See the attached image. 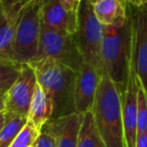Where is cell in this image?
<instances>
[{
    "label": "cell",
    "mask_w": 147,
    "mask_h": 147,
    "mask_svg": "<svg viewBox=\"0 0 147 147\" xmlns=\"http://www.w3.org/2000/svg\"><path fill=\"white\" fill-rule=\"evenodd\" d=\"M36 75L37 84L51 98L53 105V118L75 113V84L77 71L45 57L30 61Z\"/></svg>",
    "instance_id": "6da1fadb"
},
{
    "label": "cell",
    "mask_w": 147,
    "mask_h": 147,
    "mask_svg": "<svg viewBox=\"0 0 147 147\" xmlns=\"http://www.w3.org/2000/svg\"><path fill=\"white\" fill-rule=\"evenodd\" d=\"M91 112L105 146L126 147L121 90L106 75L101 78Z\"/></svg>",
    "instance_id": "7a4b0ae2"
},
{
    "label": "cell",
    "mask_w": 147,
    "mask_h": 147,
    "mask_svg": "<svg viewBox=\"0 0 147 147\" xmlns=\"http://www.w3.org/2000/svg\"><path fill=\"white\" fill-rule=\"evenodd\" d=\"M128 16V15H127ZM132 57L131 22L127 19L122 26H104L101 47L103 74L122 92L128 82ZM103 75V76H104Z\"/></svg>",
    "instance_id": "3957f363"
},
{
    "label": "cell",
    "mask_w": 147,
    "mask_h": 147,
    "mask_svg": "<svg viewBox=\"0 0 147 147\" xmlns=\"http://www.w3.org/2000/svg\"><path fill=\"white\" fill-rule=\"evenodd\" d=\"M73 35L84 61L94 67L103 77L104 74L101 61L103 25L95 15L93 4L89 0L80 1L78 27Z\"/></svg>",
    "instance_id": "277c9868"
},
{
    "label": "cell",
    "mask_w": 147,
    "mask_h": 147,
    "mask_svg": "<svg viewBox=\"0 0 147 147\" xmlns=\"http://www.w3.org/2000/svg\"><path fill=\"white\" fill-rule=\"evenodd\" d=\"M41 0H34L20 12L14 34V57L19 63H29L38 55Z\"/></svg>",
    "instance_id": "5b68a950"
},
{
    "label": "cell",
    "mask_w": 147,
    "mask_h": 147,
    "mask_svg": "<svg viewBox=\"0 0 147 147\" xmlns=\"http://www.w3.org/2000/svg\"><path fill=\"white\" fill-rule=\"evenodd\" d=\"M45 57L78 73L84 59L73 34L57 31L41 23L38 55L36 59ZM34 61V59H33Z\"/></svg>",
    "instance_id": "8992f818"
},
{
    "label": "cell",
    "mask_w": 147,
    "mask_h": 147,
    "mask_svg": "<svg viewBox=\"0 0 147 147\" xmlns=\"http://www.w3.org/2000/svg\"><path fill=\"white\" fill-rule=\"evenodd\" d=\"M126 9L131 22V65L147 94V4L127 3Z\"/></svg>",
    "instance_id": "52a82bcc"
},
{
    "label": "cell",
    "mask_w": 147,
    "mask_h": 147,
    "mask_svg": "<svg viewBox=\"0 0 147 147\" xmlns=\"http://www.w3.org/2000/svg\"><path fill=\"white\" fill-rule=\"evenodd\" d=\"M36 85L37 80L34 69L29 63H23L18 79L4 95L5 112L27 118Z\"/></svg>",
    "instance_id": "ba28073f"
},
{
    "label": "cell",
    "mask_w": 147,
    "mask_h": 147,
    "mask_svg": "<svg viewBox=\"0 0 147 147\" xmlns=\"http://www.w3.org/2000/svg\"><path fill=\"white\" fill-rule=\"evenodd\" d=\"M139 79L131 65L128 82L121 92L125 146L135 147L137 138V93Z\"/></svg>",
    "instance_id": "9c48e42d"
},
{
    "label": "cell",
    "mask_w": 147,
    "mask_h": 147,
    "mask_svg": "<svg viewBox=\"0 0 147 147\" xmlns=\"http://www.w3.org/2000/svg\"><path fill=\"white\" fill-rule=\"evenodd\" d=\"M101 78V75L94 67L84 61L77 73L75 84L74 100L76 113L85 114L92 111Z\"/></svg>",
    "instance_id": "30bf717a"
},
{
    "label": "cell",
    "mask_w": 147,
    "mask_h": 147,
    "mask_svg": "<svg viewBox=\"0 0 147 147\" xmlns=\"http://www.w3.org/2000/svg\"><path fill=\"white\" fill-rule=\"evenodd\" d=\"M40 20L51 29L74 34L78 27V12L67 9L59 0H41Z\"/></svg>",
    "instance_id": "8fae6325"
},
{
    "label": "cell",
    "mask_w": 147,
    "mask_h": 147,
    "mask_svg": "<svg viewBox=\"0 0 147 147\" xmlns=\"http://www.w3.org/2000/svg\"><path fill=\"white\" fill-rule=\"evenodd\" d=\"M83 121V114L71 113L57 119H51L41 130L51 133L55 147H77Z\"/></svg>",
    "instance_id": "7c38bea8"
},
{
    "label": "cell",
    "mask_w": 147,
    "mask_h": 147,
    "mask_svg": "<svg viewBox=\"0 0 147 147\" xmlns=\"http://www.w3.org/2000/svg\"><path fill=\"white\" fill-rule=\"evenodd\" d=\"M94 13L104 26H122L126 23V5L119 0H99L93 4Z\"/></svg>",
    "instance_id": "4fadbf2b"
},
{
    "label": "cell",
    "mask_w": 147,
    "mask_h": 147,
    "mask_svg": "<svg viewBox=\"0 0 147 147\" xmlns=\"http://www.w3.org/2000/svg\"><path fill=\"white\" fill-rule=\"evenodd\" d=\"M53 105L51 98L37 84L29 106L27 120L41 131L42 127L53 118Z\"/></svg>",
    "instance_id": "5bb4252c"
},
{
    "label": "cell",
    "mask_w": 147,
    "mask_h": 147,
    "mask_svg": "<svg viewBox=\"0 0 147 147\" xmlns=\"http://www.w3.org/2000/svg\"><path fill=\"white\" fill-rule=\"evenodd\" d=\"M16 21L17 19L10 18L0 10V57L1 59L15 61L14 34Z\"/></svg>",
    "instance_id": "9a60e30c"
},
{
    "label": "cell",
    "mask_w": 147,
    "mask_h": 147,
    "mask_svg": "<svg viewBox=\"0 0 147 147\" xmlns=\"http://www.w3.org/2000/svg\"><path fill=\"white\" fill-rule=\"evenodd\" d=\"M77 147H106L98 132L91 111L83 114Z\"/></svg>",
    "instance_id": "2e32d148"
},
{
    "label": "cell",
    "mask_w": 147,
    "mask_h": 147,
    "mask_svg": "<svg viewBox=\"0 0 147 147\" xmlns=\"http://www.w3.org/2000/svg\"><path fill=\"white\" fill-rule=\"evenodd\" d=\"M27 122V118L4 112V124L0 131V147H9Z\"/></svg>",
    "instance_id": "e0dca14e"
},
{
    "label": "cell",
    "mask_w": 147,
    "mask_h": 147,
    "mask_svg": "<svg viewBox=\"0 0 147 147\" xmlns=\"http://www.w3.org/2000/svg\"><path fill=\"white\" fill-rule=\"evenodd\" d=\"M22 65L0 57V95L4 96L18 79Z\"/></svg>",
    "instance_id": "ac0fdd59"
},
{
    "label": "cell",
    "mask_w": 147,
    "mask_h": 147,
    "mask_svg": "<svg viewBox=\"0 0 147 147\" xmlns=\"http://www.w3.org/2000/svg\"><path fill=\"white\" fill-rule=\"evenodd\" d=\"M40 134V130L36 128L31 122L27 120L20 132L17 134L9 147H31Z\"/></svg>",
    "instance_id": "d6986e66"
},
{
    "label": "cell",
    "mask_w": 147,
    "mask_h": 147,
    "mask_svg": "<svg viewBox=\"0 0 147 147\" xmlns=\"http://www.w3.org/2000/svg\"><path fill=\"white\" fill-rule=\"evenodd\" d=\"M147 132V94L140 81L137 93V134Z\"/></svg>",
    "instance_id": "ffe728a7"
},
{
    "label": "cell",
    "mask_w": 147,
    "mask_h": 147,
    "mask_svg": "<svg viewBox=\"0 0 147 147\" xmlns=\"http://www.w3.org/2000/svg\"><path fill=\"white\" fill-rule=\"evenodd\" d=\"M34 0H2L0 10L8 17L17 19L20 12Z\"/></svg>",
    "instance_id": "44dd1931"
},
{
    "label": "cell",
    "mask_w": 147,
    "mask_h": 147,
    "mask_svg": "<svg viewBox=\"0 0 147 147\" xmlns=\"http://www.w3.org/2000/svg\"><path fill=\"white\" fill-rule=\"evenodd\" d=\"M33 147H55L53 136L45 130H41L39 136L33 144Z\"/></svg>",
    "instance_id": "7402d4cb"
},
{
    "label": "cell",
    "mask_w": 147,
    "mask_h": 147,
    "mask_svg": "<svg viewBox=\"0 0 147 147\" xmlns=\"http://www.w3.org/2000/svg\"><path fill=\"white\" fill-rule=\"evenodd\" d=\"M67 9L78 12L79 4H80V0H59Z\"/></svg>",
    "instance_id": "603a6c76"
},
{
    "label": "cell",
    "mask_w": 147,
    "mask_h": 147,
    "mask_svg": "<svg viewBox=\"0 0 147 147\" xmlns=\"http://www.w3.org/2000/svg\"><path fill=\"white\" fill-rule=\"evenodd\" d=\"M135 147H147V132L137 134Z\"/></svg>",
    "instance_id": "cb8c5ba5"
},
{
    "label": "cell",
    "mask_w": 147,
    "mask_h": 147,
    "mask_svg": "<svg viewBox=\"0 0 147 147\" xmlns=\"http://www.w3.org/2000/svg\"><path fill=\"white\" fill-rule=\"evenodd\" d=\"M5 111V102H4V96L0 97V113Z\"/></svg>",
    "instance_id": "d4e9b609"
},
{
    "label": "cell",
    "mask_w": 147,
    "mask_h": 147,
    "mask_svg": "<svg viewBox=\"0 0 147 147\" xmlns=\"http://www.w3.org/2000/svg\"><path fill=\"white\" fill-rule=\"evenodd\" d=\"M142 4H147V0H136L134 5H142Z\"/></svg>",
    "instance_id": "484cf974"
},
{
    "label": "cell",
    "mask_w": 147,
    "mask_h": 147,
    "mask_svg": "<svg viewBox=\"0 0 147 147\" xmlns=\"http://www.w3.org/2000/svg\"><path fill=\"white\" fill-rule=\"evenodd\" d=\"M3 124H4V118H3L2 120H0V131H1V129H2Z\"/></svg>",
    "instance_id": "4316f807"
},
{
    "label": "cell",
    "mask_w": 147,
    "mask_h": 147,
    "mask_svg": "<svg viewBox=\"0 0 147 147\" xmlns=\"http://www.w3.org/2000/svg\"><path fill=\"white\" fill-rule=\"evenodd\" d=\"M127 3H130V4H135V1L136 0H126Z\"/></svg>",
    "instance_id": "83f0119b"
},
{
    "label": "cell",
    "mask_w": 147,
    "mask_h": 147,
    "mask_svg": "<svg viewBox=\"0 0 147 147\" xmlns=\"http://www.w3.org/2000/svg\"><path fill=\"white\" fill-rule=\"evenodd\" d=\"M4 112H5V111H4ZM4 112L0 113V120H2V119L4 118Z\"/></svg>",
    "instance_id": "f1b7e54d"
},
{
    "label": "cell",
    "mask_w": 147,
    "mask_h": 147,
    "mask_svg": "<svg viewBox=\"0 0 147 147\" xmlns=\"http://www.w3.org/2000/svg\"><path fill=\"white\" fill-rule=\"evenodd\" d=\"M89 1H90V2H91V3H92V4H94V3L98 2L99 0H89Z\"/></svg>",
    "instance_id": "f546056e"
},
{
    "label": "cell",
    "mask_w": 147,
    "mask_h": 147,
    "mask_svg": "<svg viewBox=\"0 0 147 147\" xmlns=\"http://www.w3.org/2000/svg\"><path fill=\"white\" fill-rule=\"evenodd\" d=\"M119 1H121V2L124 3L125 5H127V1H126V0H119Z\"/></svg>",
    "instance_id": "4dcf8cb0"
},
{
    "label": "cell",
    "mask_w": 147,
    "mask_h": 147,
    "mask_svg": "<svg viewBox=\"0 0 147 147\" xmlns=\"http://www.w3.org/2000/svg\"><path fill=\"white\" fill-rule=\"evenodd\" d=\"M1 2H2V0H0V5H1Z\"/></svg>",
    "instance_id": "1f68e13d"
},
{
    "label": "cell",
    "mask_w": 147,
    "mask_h": 147,
    "mask_svg": "<svg viewBox=\"0 0 147 147\" xmlns=\"http://www.w3.org/2000/svg\"><path fill=\"white\" fill-rule=\"evenodd\" d=\"M0 97H2V95H0Z\"/></svg>",
    "instance_id": "d6a6232c"
},
{
    "label": "cell",
    "mask_w": 147,
    "mask_h": 147,
    "mask_svg": "<svg viewBox=\"0 0 147 147\" xmlns=\"http://www.w3.org/2000/svg\"><path fill=\"white\" fill-rule=\"evenodd\" d=\"M31 147H33V146H31Z\"/></svg>",
    "instance_id": "836d02e7"
},
{
    "label": "cell",
    "mask_w": 147,
    "mask_h": 147,
    "mask_svg": "<svg viewBox=\"0 0 147 147\" xmlns=\"http://www.w3.org/2000/svg\"><path fill=\"white\" fill-rule=\"evenodd\" d=\"M80 1H81V0H80Z\"/></svg>",
    "instance_id": "e575fe53"
}]
</instances>
